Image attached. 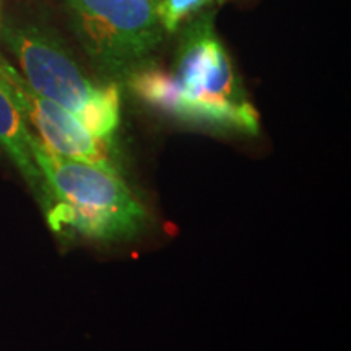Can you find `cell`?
<instances>
[{
	"mask_svg": "<svg viewBox=\"0 0 351 351\" xmlns=\"http://www.w3.org/2000/svg\"><path fill=\"white\" fill-rule=\"evenodd\" d=\"M125 80L143 104L184 124L251 137L261 130L257 109L217 36L212 15L187 25L169 70L148 62Z\"/></svg>",
	"mask_w": 351,
	"mask_h": 351,
	"instance_id": "6da1fadb",
	"label": "cell"
},
{
	"mask_svg": "<svg viewBox=\"0 0 351 351\" xmlns=\"http://www.w3.org/2000/svg\"><path fill=\"white\" fill-rule=\"evenodd\" d=\"M33 155L46 182L44 218L57 234L122 244L148 230L150 212L122 171L59 155L38 135Z\"/></svg>",
	"mask_w": 351,
	"mask_h": 351,
	"instance_id": "7a4b0ae2",
	"label": "cell"
},
{
	"mask_svg": "<svg viewBox=\"0 0 351 351\" xmlns=\"http://www.w3.org/2000/svg\"><path fill=\"white\" fill-rule=\"evenodd\" d=\"M0 41L38 95L67 109L98 137L114 140L121 124V93L116 82L93 80L60 39L39 26L3 25Z\"/></svg>",
	"mask_w": 351,
	"mask_h": 351,
	"instance_id": "3957f363",
	"label": "cell"
},
{
	"mask_svg": "<svg viewBox=\"0 0 351 351\" xmlns=\"http://www.w3.org/2000/svg\"><path fill=\"white\" fill-rule=\"evenodd\" d=\"M78 41L108 78H127L150 62L165 39L156 0H67Z\"/></svg>",
	"mask_w": 351,
	"mask_h": 351,
	"instance_id": "277c9868",
	"label": "cell"
},
{
	"mask_svg": "<svg viewBox=\"0 0 351 351\" xmlns=\"http://www.w3.org/2000/svg\"><path fill=\"white\" fill-rule=\"evenodd\" d=\"M0 86L20 109L25 121L34 127L38 137L49 150L67 158L122 171V158L114 140L98 137L67 109L38 95L19 70L2 56Z\"/></svg>",
	"mask_w": 351,
	"mask_h": 351,
	"instance_id": "5b68a950",
	"label": "cell"
},
{
	"mask_svg": "<svg viewBox=\"0 0 351 351\" xmlns=\"http://www.w3.org/2000/svg\"><path fill=\"white\" fill-rule=\"evenodd\" d=\"M34 134L10 96L0 86V148L5 152L21 179L43 210L46 204V182L33 155Z\"/></svg>",
	"mask_w": 351,
	"mask_h": 351,
	"instance_id": "8992f818",
	"label": "cell"
},
{
	"mask_svg": "<svg viewBox=\"0 0 351 351\" xmlns=\"http://www.w3.org/2000/svg\"><path fill=\"white\" fill-rule=\"evenodd\" d=\"M215 2L221 0H156V10L165 32L174 33L184 21Z\"/></svg>",
	"mask_w": 351,
	"mask_h": 351,
	"instance_id": "52a82bcc",
	"label": "cell"
}]
</instances>
